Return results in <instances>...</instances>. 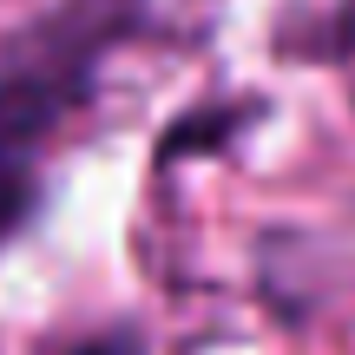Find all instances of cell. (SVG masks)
Returning a JSON list of instances; mask_svg holds the SVG:
<instances>
[{
	"mask_svg": "<svg viewBox=\"0 0 355 355\" xmlns=\"http://www.w3.org/2000/svg\"><path fill=\"white\" fill-rule=\"evenodd\" d=\"M152 0H46L0 26V158L40 165V152L92 105L105 60L152 33Z\"/></svg>",
	"mask_w": 355,
	"mask_h": 355,
	"instance_id": "obj_1",
	"label": "cell"
},
{
	"mask_svg": "<svg viewBox=\"0 0 355 355\" xmlns=\"http://www.w3.org/2000/svg\"><path fill=\"white\" fill-rule=\"evenodd\" d=\"M257 112H263V99H211V105L178 112V125L158 139V171L178 165V158H191V152H217V145H230L237 132L257 125Z\"/></svg>",
	"mask_w": 355,
	"mask_h": 355,
	"instance_id": "obj_2",
	"label": "cell"
},
{
	"mask_svg": "<svg viewBox=\"0 0 355 355\" xmlns=\"http://www.w3.org/2000/svg\"><path fill=\"white\" fill-rule=\"evenodd\" d=\"M277 53H290L303 66H343V73H355V0H329V7L303 13L296 26H283Z\"/></svg>",
	"mask_w": 355,
	"mask_h": 355,
	"instance_id": "obj_3",
	"label": "cell"
},
{
	"mask_svg": "<svg viewBox=\"0 0 355 355\" xmlns=\"http://www.w3.org/2000/svg\"><path fill=\"white\" fill-rule=\"evenodd\" d=\"M40 204H46V178H40V165L0 158V250L40 217Z\"/></svg>",
	"mask_w": 355,
	"mask_h": 355,
	"instance_id": "obj_4",
	"label": "cell"
},
{
	"mask_svg": "<svg viewBox=\"0 0 355 355\" xmlns=\"http://www.w3.org/2000/svg\"><path fill=\"white\" fill-rule=\"evenodd\" d=\"M66 355H145V349H139L132 329H99V336H79Z\"/></svg>",
	"mask_w": 355,
	"mask_h": 355,
	"instance_id": "obj_5",
	"label": "cell"
}]
</instances>
